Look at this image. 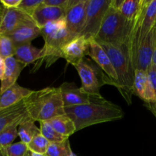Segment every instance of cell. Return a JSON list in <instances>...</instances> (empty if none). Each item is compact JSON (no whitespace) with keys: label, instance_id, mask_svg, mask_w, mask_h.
Instances as JSON below:
<instances>
[{"label":"cell","instance_id":"1","mask_svg":"<svg viewBox=\"0 0 156 156\" xmlns=\"http://www.w3.org/2000/svg\"><path fill=\"white\" fill-rule=\"evenodd\" d=\"M64 111L73 121L76 131L93 125L120 120L124 117L122 108L107 100L99 103L65 107Z\"/></svg>","mask_w":156,"mask_h":156},{"label":"cell","instance_id":"2","mask_svg":"<svg viewBox=\"0 0 156 156\" xmlns=\"http://www.w3.org/2000/svg\"><path fill=\"white\" fill-rule=\"evenodd\" d=\"M99 43L106 52L117 76L116 87L125 101L131 105L135 68L133 66L128 42L121 46Z\"/></svg>","mask_w":156,"mask_h":156},{"label":"cell","instance_id":"3","mask_svg":"<svg viewBox=\"0 0 156 156\" xmlns=\"http://www.w3.org/2000/svg\"><path fill=\"white\" fill-rule=\"evenodd\" d=\"M24 101L28 115L35 122L47 121L53 117L65 114L59 87H47L33 91Z\"/></svg>","mask_w":156,"mask_h":156},{"label":"cell","instance_id":"4","mask_svg":"<svg viewBox=\"0 0 156 156\" xmlns=\"http://www.w3.org/2000/svg\"><path fill=\"white\" fill-rule=\"evenodd\" d=\"M136 22L132 23L125 19L111 2L94 39L97 42L116 46L126 44L131 38Z\"/></svg>","mask_w":156,"mask_h":156},{"label":"cell","instance_id":"5","mask_svg":"<svg viewBox=\"0 0 156 156\" xmlns=\"http://www.w3.org/2000/svg\"><path fill=\"white\" fill-rule=\"evenodd\" d=\"M41 34L44 41L42 48L44 54L41 60L35 66L39 68L42 62H45L47 68L57 59L62 58L63 47L71 41V38L67 29L64 18L47 23L41 27Z\"/></svg>","mask_w":156,"mask_h":156},{"label":"cell","instance_id":"6","mask_svg":"<svg viewBox=\"0 0 156 156\" xmlns=\"http://www.w3.org/2000/svg\"><path fill=\"white\" fill-rule=\"evenodd\" d=\"M81 80V88L91 94H100V88L105 84L110 85V80L99 66L89 59H83L74 66Z\"/></svg>","mask_w":156,"mask_h":156},{"label":"cell","instance_id":"7","mask_svg":"<svg viewBox=\"0 0 156 156\" xmlns=\"http://www.w3.org/2000/svg\"><path fill=\"white\" fill-rule=\"evenodd\" d=\"M111 2L112 0H87L85 24L80 36L87 40L96 37Z\"/></svg>","mask_w":156,"mask_h":156},{"label":"cell","instance_id":"8","mask_svg":"<svg viewBox=\"0 0 156 156\" xmlns=\"http://www.w3.org/2000/svg\"><path fill=\"white\" fill-rule=\"evenodd\" d=\"M62 96L63 103L65 107L78 106L90 103L106 101L101 94H91L77 87L73 82H64L59 87Z\"/></svg>","mask_w":156,"mask_h":156},{"label":"cell","instance_id":"9","mask_svg":"<svg viewBox=\"0 0 156 156\" xmlns=\"http://www.w3.org/2000/svg\"><path fill=\"white\" fill-rule=\"evenodd\" d=\"M156 34V24L146 36L138 42L136 47L135 69L147 72L152 63L153 52Z\"/></svg>","mask_w":156,"mask_h":156},{"label":"cell","instance_id":"10","mask_svg":"<svg viewBox=\"0 0 156 156\" xmlns=\"http://www.w3.org/2000/svg\"><path fill=\"white\" fill-rule=\"evenodd\" d=\"M88 56L94 61L95 63L104 72V74L110 80V85L116 87L117 83V76L113 66L111 60L107 55L102 46L94 39L90 38L89 40Z\"/></svg>","mask_w":156,"mask_h":156},{"label":"cell","instance_id":"11","mask_svg":"<svg viewBox=\"0 0 156 156\" xmlns=\"http://www.w3.org/2000/svg\"><path fill=\"white\" fill-rule=\"evenodd\" d=\"M87 0H78L65 14L64 19L70 38L80 36L84 27L87 13Z\"/></svg>","mask_w":156,"mask_h":156},{"label":"cell","instance_id":"12","mask_svg":"<svg viewBox=\"0 0 156 156\" xmlns=\"http://www.w3.org/2000/svg\"><path fill=\"white\" fill-rule=\"evenodd\" d=\"M89 40L78 36L69 41L62 49V58L73 66L79 63L88 55Z\"/></svg>","mask_w":156,"mask_h":156},{"label":"cell","instance_id":"13","mask_svg":"<svg viewBox=\"0 0 156 156\" xmlns=\"http://www.w3.org/2000/svg\"><path fill=\"white\" fill-rule=\"evenodd\" d=\"M41 35V28L35 24L32 18L24 21L11 33L6 36L9 37L15 47L31 44L33 40Z\"/></svg>","mask_w":156,"mask_h":156},{"label":"cell","instance_id":"14","mask_svg":"<svg viewBox=\"0 0 156 156\" xmlns=\"http://www.w3.org/2000/svg\"><path fill=\"white\" fill-rule=\"evenodd\" d=\"M132 94L140 98L145 104L156 103V95L150 85L147 72L141 69L135 70Z\"/></svg>","mask_w":156,"mask_h":156},{"label":"cell","instance_id":"15","mask_svg":"<svg viewBox=\"0 0 156 156\" xmlns=\"http://www.w3.org/2000/svg\"><path fill=\"white\" fill-rule=\"evenodd\" d=\"M2 22L0 26V34L6 35L15 30L24 21L32 18L23 11L16 9H5L1 12Z\"/></svg>","mask_w":156,"mask_h":156},{"label":"cell","instance_id":"16","mask_svg":"<svg viewBox=\"0 0 156 156\" xmlns=\"http://www.w3.org/2000/svg\"><path fill=\"white\" fill-rule=\"evenodd\" d=\"M112 4L125 19L135 23L141 15L145 0H112Z\"/></svg>","mask_w":156,"mask_h":156},{"label":"cell","instance_id":"17","mask_svg":"<svg viewBox=\"0 0 156 156\" xmlns=\"http://www.w3.org/2000/svg\"><path fill=\"white\" fill-rule=\"evenodd\" d=\"M64 16L65 12L63 9L46 5L42 2V4L37 8L32 18L35 24L41 28L47 23L62 19Z\"/></svg>","mask_w":156,"mask_h":156},{"label":"cell","instance_id":"18","mask_svg":"<svg viewBox=\"0 0 156 156\" xmlns=\"http://www.w3.org/2000/svg\"><path fill=\"white\" fill-rule=\"evenodd\" d=\"M6 69L0 85V94H2L6 89L17 82L21 71L25 66L18 62L14 56L5 59Z\"/></svg>","mask_w":156,"mask_h":156},{"label":"cell","instance_id":"19","mask_svg":"<svg viewBox=\"0 0 156 156\" xmlns=\"http://www.w3.org/2000/svg\"><path fill=\"white\" fill-rule=\"evenodd\" d=\"M32 91V90L24 88L16 82L0 94V109L19 103L28 97Z\"/></svg>","mask_w":156,"mask_h":156},{"label":"cell","instance_id":"20","mask_svg":"<svg viewBox=\"0 0 156 156\" xmlns=\"http://www.w3.org/2000/svg\"><path fill=\"white\" fill-rule=\"evenodd\" d=\"M43 54L44 52L42 48H37L31 44H27L15 47L14 57L26 66L37 61L39 62L42 59Z\"/></svg>","mask_w":156,"mask_h":156},{"label":"cell","instance_id":"21","mask_svg":"<svg viewBox=\"0 0 156 156\" xmlns=\"http://www.w3.org/2000/svg\"><path fill=\"white\" fill-rule=\"evenodd\" d=\"M26 114L27 108L24 100L13 106L0 109V132Z\"/></svg>","mask_w":156,"mask_h":156},{"label":"cell","instance_id":"22","mask_svg":"<svg viewBox=\"0 0 156 156\" xmlns=\"http://www.w3.org/2000/svg\"><path fill=\"white\" fill-rule=\"evenodd\" d=\"M52 127L61 135L68 137L76 132L74 123L67 114L58 116L47 120Z\"/></svg>","mask_w":156,"mask_h":156},{"label":"cell","instance_id":"23","mask_svg":"<svg viewBox=\"0 0 156 156\" xmlns=\"http://www.w3.org/2000/svg\"><path fill=\"white\" fill-rule=\"evenodd\" d=\"M18 134L21 139V142L27 145L32 141L34 137L41 134V130L40 128L35 125V121L27 115L21 120L18 126Z\"/></svg>","mask_w":156,"mask_h":156},{"label":"cell","instance_id":"24","mask_svg":"<svg viewBox=\"0 0 156 156\" xmlns=\"http://www.w3.org/2000/svg\"><path fill=\"white\" fill-rule=\"evenodd\" d=\"M28 115V113L19 118L18 120H15L10 125L5 128L3 130L0 132V147L6 148L9 146L13 143L14 140L18 136V128L19 126L21 120Z\"/></svg>","mask_w":156,"mask_h":156},{"label":"cell","instance_id":"25","mask_svg":"<svg viewBox=\"0 0 156 156\" xmlns=\"http://www.w3.org/2000/svg\"><path fill=\"white\" fill-rule=\"evenodd\" d=\"M39 123L41 134L48 140L49 143H59L69 139L68 137L58 133L47 121H41Z\"/></svg>","mask_w":156,"mask_h":156},{"label":"cell","instance_id":"26","mask_svg":"<svg viewBox=\"0 0 156 156\" xmlns=\"http://www.w3.org/2000/svg\"><path fill=\"white\" fill-rule=\"evenodd\" d=\"M68 140L59 143H50L47 147L46 156H70L72 153Z\"/></svg>","mask_w":156,"mask_h":156},{"label":"cell","instance_id":"27","mask_svg":"<svg viewBox=\"0 0 156 156\" xmlns=\"http://www.w3.org/2000/svg\"><path fill=\"white\" fill-rule=\"evenodd\" d=\"M49 143H50L47 139L44 138L41 134H38L32 139V140L28 144H27L28 149L31 152L45 155Z\"/></svg>","mask_w":156,"mask_h":156},{"label":"cell","instance_id":"28","mask_svg":"<svg viewBox=\"0 0 156 156\" xmlns=\"http://www.w3.org/2000/svg\"><path fill=\"white\" fill-rule=\"evenodd\" d=\"M15 47L9 37L0 34V57L2 59L12 57L15 55Z\"/></svg>","mask_w":156,"mask_h":156},{"label":"cell","instance_id":"29","mask_svg":"<svg viewBox=\"0 0 156 156\" xmlns=\"http://www.w3.org/2000/svg\"><path fill=\"white\" fill-rule=\"evenodd\" d=\"M5 149L8 156H25L28 152L27 145L22 142L12 143Z\"/></svg>","mask_w":156,"mask_h":156},{"label":"cell","instance_id":"30","mask_svg":"<svg viewBox=\"0 0 156 156\" xmlns=\"http://www.w3.org/2000/svg\"><path fill=\"white\" fill-rule=\"evenodd\" d=\"M43 0H21L18 9L32 17L37 8L42 4Z\"/></svg>","mask_w":156,"mask_h":156},{"label":"cell","instance_id":"31","mask_svg":"<svg viewBox=\"0 0 156 156\" xmlns=\"http://www.w3.org/2000/svg\"><path fill=\"white\" fill-rule=\"evenodd\" d=\"M77 2L78 0H43V3L46 5L63 9L65 14Z\"/></svg>","mask_w":156,"mask_h":156},{"label":"cell","instance_id":"32","mask_svg":"<svg viewBox=\"0 0 156 156\" xmlns=\"http://www.w3.org/2000/svg\"><path fill=\"white\" fill-rule=\"evenodd\" d=\"M147 75H148V79L150 82V85L152 87L154 94L156 95V67L154 66V64L151 63L148 69L147 70Z\"/></svg>","mask_w":156,"mask_h":156},{"label":"cell","instance_id":"33","mask_svg":"<svg viewBox=\"0 0 156 156\" xmlns=\"http://www.w3.org/2000/svg\"><path fill=\"white\" fill-rule=\"evenodd\" d=\"M21 2V0H0V3L5 9H16Z\"/></svg>","mask_w":156,"mask_h":156},{"label":"cell","instance_id":"34","mask_svg":"<svg viewBox=\"0 0 156 156\" xmlns=\"http://www.w3.org/2000/svg\"><path fill=\"white\" fill-rule=\"evenodd\" d=\"M5 69H6V63L5 59L0 57V80H2L5 73Z\"/></svg>","mask_w":156,"mask_h":156},{"label":"cell","instance_id":"35","mask_svg":"<svg viewBox=\"0 0 156 156\" xmlns=\"http://www.w3.org/2000/svg\"><path fill=\"white\" fill-rule=\"evenodd\" d=\"M146 105L148 106V108H149L150 111L154 114V116L156 117V103H152V104H146Z\"/></svg>","mask_w":156,"mask_h":156},{"label":"cell","instance_id":"36","mask_svg":"<svg viewBox=\"0 0 156 156\" xmlns=\"http://www.w3.org/2000/svg\"><path fill=\"white\" fill-rule=\"evenodd\" d=\"M152 64H154V66L156 67V34H155V41H154V52H153V57H152Z\"/></svg>","mask_w":156,"mask_h":156},{"label":"cell","instance_id":"37","mask_svg":"<svg viewBox=\"0 0 156 156\" xmlns=\"http://www.w3.org/2000/svg\"><path fill=\"white\" fill-rule=\"evenodd\" d=\"M0 156H8L5 148L0 147Z\"/></svg>","mask_w":156,"mask_h":156},{"label":"cell","instance_id":"38","mask_svg":"<svg viewBox=\"0 0 156 156\" xmlns=\"http://www.w3.org/2000/svg\"><path fill=\"white\" fill-rule=\"evenodd\" d=\"M32 156H45V155H41V154L34 153V152H32Z\"/></svg>","mask_w":156,"mask_h":156},{"label":"cell","instance_id":"39","mask_svg":"<svg viewBox=\"0 0 156 156\" xmlns=\"http://www.w3.org/2000/svg\"><path fill=\"white\" fill-rule=\"evenodd\" d=\"M25 156H32V152H31L30 151H28V152H27V154H26Z\"/></svg>","mask_w":156,"mask_h":156},{"label":"cell","instance_id":"40","mask_svg":"<svg viewBox=\"0 0 156 156\" xmlns=\"http://www.w3.org/2000/svg\"><path fill=\"white\" fill-rule=\"evenodd\" d=\"M1 22H2V15H1V12H0V26H1Z\"/></svg>","mask_w":156,"mask_h":156},{"label":"cell","instance_id":"41","mask_svg":"<svg viewBox=\"0 0 156 156\" xmlns=\"http://www.w3.org/2000/svg\"><path fill=\"white\" fill-rule=\"evenodd\" d=\"M70 156H76V155H75V154L74 153H73V152H72V153L71 154H70Z\"/></svg>","mask_w":156,"mask_h":156},{"label":"cell","instance_id":"42","mask_svg":"<svg viewBox=\"0 0 156 156\" xmlns=\"http://www.w3.org/2000/svg\"><path fill=\"white\" fill-rule=\"evenodd\" d=\"M155 23H156V18H155Z\"/></svg>","mask_w":156,"mask_h":156},{"label":"cell","instance_id":"43","mask_svg":"<svg viewBox=\"0 0 156 156\" xmlns=\"http://www.w3.org/2000/svg\"><path fill=\"white\" fill-rule=\"evenodd\" d=\"M45 156H46V155H45Z\"/></svg>","mask_w":156,"mask_h":156}]
</instances>
